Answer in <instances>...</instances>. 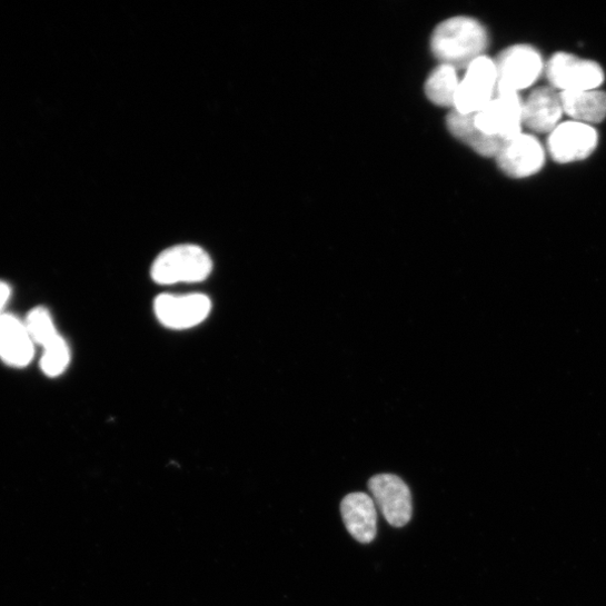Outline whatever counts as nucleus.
I'll use <instances>...</instances> for the list:
<instances>
[{
	"label": "nucleus",
	"instance_id": "nucleus-1",
	"mask_svg": "<svg viewBox=\"0 0 606 606\" xmlns=\"http://www.w3.org/2000/svg\"><path fill=\"white\" fill-rule=\"evenodd\" d=\"M489 44L487 30L470 18H453L439 24L431 37V51L441 62L458 69H467L483 57Z\"/></svg>",
	"mask_w": 606,
	"mask_h": 606
},
{
	"label": "nucleus",
	"instance_id": "nucleus-2",
	"mask_svg": "<svg viewBox=\"0 0 606 606\" xmlns=\"http://www.w3.org/2000/svg\"><path fill=\"white\" fill-rule=\"evenodd\" d=\"M479 133L506 145L523 133L524 100L519 92L498 89L494 99L474 113Z\"/></svg>",
	"mask_w": 606,
	"mask_h": 606
},
{
	"label": "nucleus",
	"instance_id": "nucleus-3",
	"mask_svg": "<svg viewBox=\"0 0 606 606\" xmlns=\"http://www.w3.org/2000/svg\"><path fill=\"white\" fill-rule=\"evenodd\" d=\"M212 261L197 246H178L162 252L151 270L152 279L165 286L201 282L209 277Z\"/></svg>",
	"mask_w": 606,
	"mask_h": 606
},
{
	"label": "nucleus",
	"instance_id": "nucleus-4",
	"mask_svg": "<svg viewBox=\"0 0 606 606\" xmlns=\"http://www.w3.org/2000/svg\"><path fill=\"white\" fill-rule=\"evenodd\" d=\"M497 88L496 62L483 56L468 66L459 81L454 109L461 113H475L494 99Z\"/></svg>",
	"mask_w": 606,
	"mask_h": 606
},
{
	"label": "nucleus",
	"instance_id": "nucleus-5",
	"mask_svg": "<svg viewBox=\"0 0 606 606\" xmlns=\"http://www.w3.org/2000/svg\"><path fill=\"white\" fill-rule=\"evenodd\" d=\"M498 89L519 92L532 87L546 69L540 53L530 46H514L495 61Z\"/></svg>",
	"mask_w": 606,
	"mask_h": 606
},
{
	"label": "nucleus",
	"instance_id": "nucleus-6",
	"mask_svg": "<svg viewBox=\"0 0 606 606\" xmlns=\"http://www.w3.org/2000/svg\"><path fill=\"white\" fill-rule=\"evenodd\" d=\"M545 71L552 88L560 92L598 89L604 81L598 63L569 53L555 54Z\"/></svg>",
	"mask_w": 606,
	"mask_h": 606
},
{
	"label": "nucleus",
	"instance_id": "nucleus-7",
	"mask_svg": "<svg viewBox=\"0 0 606 606\" xmlns=\"http://www.w3.org/2000/svg\"><path fill=\"white\" fill-rule=\"evenodd\" d=\"M372 499L386 520L396 528L409 524L413 517V499L408 485L397 475L379 474L369 480Z\"/></svg>",
	"mask_w": 606,
	"mask_h": 606
},
{
	"label": "nucleus",
	"instance_id": "nucleus-8",
	"mask_svg": "<svg viewBox=\"0 0 606 606\" xmlns=\"http://www.w3.org/2000/svg\"><path fill=\"white\" fill-rule=\"evenodd\" d=\"M598 136L592 126L579 121H565L549 136L548 151L558 163H573L587 159L597 148Z\"/></svg>",
	"mask_w": 606,
	"mask_h": 606
},
{
	"label": "nucleus",
	"instance_id": "nucleus-9",
	"mask_svg": "<svg viewBox=\"0 0 606 606\" xmlns=\"http://www.w3.org/2000/svg\"><path fill=\"white\" fill-rule=\"evenodd\" d=\"M210 299L200 294L161 295L155 301L159 321L168 328L182 330L201 324L210 314Z\"/></svg>",
	"mask_w": 606,
	"mask_h": 606
},
{
	"label": "nucleus",
	"instance_id": "nucleus-10",
	"mask_svg": "<svg viewBox=\"0 0 606 606\" xmlns=\"http://www.w3.org/2000/svg\"><path fill=\"white\" fill-rule=\"evenodd\" d=\"M500 169L515 179L529 178L545 165V150L538 139L521 133L507 142L497 156Z\"/></svg>",
	"mask_w": 606,
	"mask_h": 606
},
{
	"label": "nucleus",
	"instance_id": "nucleus-11",
	"mask_svg": "<svg viewBox=\"0 0 606 606\" xmlns=\"http://www.w3.org/2000/svg\"><path fill=\"white\" fill-rule=\"evenodd\" d=\"M564 113L560 92L552 87L535 89L524 100V127L535 133H552Z\"/></svg>",
	"mask_w": 606,
	"mask_h": 606
},
{
	"label": "nucleus",
	"instance_id": "nucleus-12",
	"mask_svg": "<svg viewBox=\"0 0 606 606\" xmlns=\"http://www.w3.org/2000/svg\"><path fill=\"white\" fill-rule=\"evenodd\" d=\"M344 525L354 539L370 544L377 537L378 514L376 503L367 494H350L340 504Z\"/></svg>",
	"mask_w": 606,
	"mask_h": 606
},
{
	"label": "nucleus",
	"instance_id": "nucleus-13",
	"mask_svg": "<svg viewBox=\"0 0 606 606\" xmlns=\"http://www.w3.org/2000/svg\"><path fill=\"white\" fill-rule=\"evenodd\" d=\"M34 357V341L18 317L4 314L0 317V358L9 366L24 368Z\"/></svg>",
	"mask_w": 606,
	"mask_h": 606
},
{
	"label": "nucleus",
	"instance_id": "nucleus-14",
	"mask_svg": "<svg viewBox=\"0 0 606 606\" xmlns=\"http://www.w3.org/2000/svg\"><path fill=\"white\" fill-rule=\"evenodd\" d=\"M446 125L455 139L483 157L497 158L505 146L503 142L485 137L477 131L474 125V113H461L453 109L447 116Z\"/></svg>",
	"mask_w": 606,
	"mask_h": 606
},
{
	"label": "nucleus",
	"instance_id": "nucleus-15",
	"mask_svg": "<svg viewBox=\"0 0 606 606\" xmlns=\"http://www.w3.org/2000/svg\"><path fill=\"white\" fill-rule=\"evenodd\" d=\"M564 112L587 126L606 118V92L598 89L560 92Z\"/></svg>",
	"mask_w": 606,
	"mask_h": 606
},
{
	"label": "nucleus",
	"instance_id": "nucleus-16",
	"mask_svg": "<svg viewBox=\"0 0 606 606\" xmlns=\"http://www.w3.org/2000/svg\"><path fill=\"white\" fill-rule=\"evenodd\" d=\"M458 86L457 70L451 66L440 64L428 77L425 90L435 105L454 107Z\"/></svg>",
	"mask_w": 606,
	"mask_h": 606
},
{
	"label": "nucleus",
	"instance_id": "nucleus-17",
	"mask_svg": "<svg viewBox=\"0 0 606 606\" xmlns=\"http://www.w3.org/2000/svg\"><path fill=\"white\" fill-rule=\"evenodd\" d=\"M71 359L67 341L59 336L44 347L41 359L42 371L50 378L61 376L68 368Z\"/></svg>",
	"mask_w": 606,
	"mask_h": 606
},
{
	"label": "nucleus",
	"instance_id": "nucleus-18",
	"mask_svg": "<svg viewBox=\"0 0 606 606\" xmlns=\"http://www.w3.org/2000/svg\"><path fill=\"white\" fill-rule=\"evenodd\" d=\"M26 325L34 344H40L43 348L60 336L49 310L43 307L33 309Z\"/></svg>",
	"mask_w": 606,
	"mask_h": 606
},
{
	"label": "nucleus",
	"instance_id": "nucleus-19",
	"mask_svg": "<svg viewBox=\"0 0 606 606\" xmlns=\"http://www.w3.org/2000/svg\"><path fill=\"white\" fill-rule=\"evenodd\" d=\"M10 298L11 287L4 281H0V317L4 315L3 310Z\"/></svg>",
	"mask_w": 606,
	"mask_h": 606
}]
</instances>
